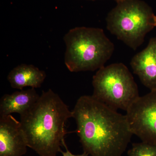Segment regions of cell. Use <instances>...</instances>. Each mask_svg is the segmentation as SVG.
Wrapping results in <instances>:
<instances>
[{"label":"cell","mask_w":156,"mask_h":156,"mask_svg":"<svg viewBox=\"0 0 156 156\" xmlns=\"http://www.w3.org/2000/svg\"><path fill=\"white\" fill-rule=\"evenodd\" d=\"M72 112L84 152L90 156H122L133 135L126 115L92 95L79 98Z\"/></svg>","instance_id":"cell-1"},{"label":"cell","mask_w":156,"mask_h":156,"mask_svg":"<svg viewBox=\"0 0 156 156\" xmlns=\"http://www.w3.org/2000/svg\"><path fill=\"white\" fill-rule=\"evenodd\" d=\"M20 126L27 146L40 156H56L69 132L66 124L72 111L58 94L42 91L36 103L20 116Z\"/></svg>","instance_id":"cell-2"},{"label":"cell","mask_w":156,"mask_h":156,"mask_svg":"<svg viewBox=\"0 0 156 156\" xmlns=\"http://www.w3.org/2000/svg\"><path fill=\"white\" fill-rule=\"evenodd\" d=\"M63 40L66 46L65 64L71 72L100 69L114 51L113 43L100 28L74 27L65 35Z\"/></svg>","instance_id":"cell-3"},{"label":"cell","mask_w":156,"mask_h":156,"mask_svg":"<svg viewBox=\"0 0 156 156\" xmlns=\"http://www.w3.org/2000/svg\"><path fill=\"white\" fill-rule=\"evenodd\" d=\"M106 18V27L112 35L136 50L147 34L156 27L153 9L142 0H118Z\"/></svg>","instance_id":"cell-4"},{"label":"cell","mask_w":156,"mask_h":156,"mask_svg":"<svg viewBox=\"0 0 156 156\" xmlns=\"http://www.w3.org/2000/svg\"><path fill=\"white\" fill-rule=\"evenodd\" d=\"M92 85L93 97L116 110L126 111L140 96L132 74L121 62L98 70L92 78Z\"/></svg>","instance_id":"cell-5"},{"label":"cell","mask_w":156,"mask_h":156,"mask_svg":"<svg viewBox=\"0 0 156 156\" xmlns=\"http://www.w3.org/2000/svg\"><path fill=\"white\" fill-rule=\"evenodd\" d=\"M126 112L133 135L156 146V90L139 96Z\"/></svg>","instance_id":"cell-6"},{"label":"cell","mask_w":156,"mask_h":156,"mask_svg":"<svg viewBox=\"0 0 156 156\" xmlns=\"http://www.w3.org/2000/svg\"><path fill=\"white\" fill-rule=\"evenodd\" d=\"M27 147L20 122L12 115L0 116V156H22Z\"/></svg>","instance_id":"cell-7"},{"label":"cell","mask_w":156,"mask_h":156,"mask_svg":"<svg viewBox=\"0 0 156 156\" xmlns=\"http://www.w3.org/2000/svg\"><path fill=\"white\" fill-rule=\"evenodd\" d=\"M130 65L144 86L156 90V37L151 38L146 48L132 57Z\"/></svg>","instance_id":"cell-8"},{"label":"cell","mask_w":156,"mask_h":156,"mask_svg":"<svg viewBox=\"0 0 156 156\" xmlns=\"http://www.w3.org/2000/svg\"><path fill=\"white\" fill-rule=\"evenodd\" d=\"M40 95L34 88L20 90L11 94H5L0 100V116L16 113L21 116L36 103Z\"/></svg>","instance_id":"cell-9"},{"label":"cell","mask_w":156,"mask_h":156,"mask_svg":"<svg viewBox=\"0 0 156 156\" xmlns=\"http://www.w3.org/2000/svg\"><path fill=\"white\" fill-rule=\"evenodd\" d=\"M44 71L33 65L21 64L11 70L8 76V80L11 87L22 90L26 87L40 88L46 79Z\"/></svg>","instance_id":"cell-10"},{"label":"cell","mask_w":156,"mask_h":156,"mask_svg":"<svg viewBox=\"0 0 156 156\" xmlns=\"http://www.w3.org/2000/svg\"><path fill=\"white\" fill-rule=\"evenodd\" d=\"M128 156H156V146L142 142L133 143Z\"/></svg>","instance_id":"cell-11"},{"label":"cell","mask_w":156,"mask_h":156,"mask_svg":"<svg viewBox=\"0 0 156 156\" xmlns=\"http://www.w3.org/2000/svg\"><path fill=\"white\" fill-rule=\"evenodd\" d=\"M63 146L66 149V151H63L60 150L59 153H61L62 156H90L89 154H87V153L84 152L83 154L79 155H75L72 153L69 150L66 144L65 140L63 143Z\"/></svg>","instance_id":"cell-12"},{"label":"cell","mask_w":156,"mask_h":156,"mask_svg":"<svg viewBox=\"0 0 156 156\" xmlns=\"http://www.w3.org/2000/svg\"><path fill=\"white\" fill-rule=\"evenodd\" d=\"M89 1H96V0H89ZM114 1H115V2H116L117 1H118V0H114Z\"/></svg>","instance_id":"cell-13"}]
</instances>
